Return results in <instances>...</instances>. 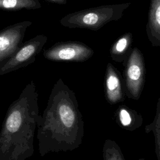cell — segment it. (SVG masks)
I'll use <instances>...</instances> for the list:
<instances>
[{"label":"cell","mask_w":160,"mask_h":160,"mask_svg":"<svg viewBox=\"0 0 160 160\" xmlns=\"http://www.w3.org/2000/svg\"><path fill=\"white\" fill-rule=\"evenodd\" d=\"M139 160H144V159H142V158H141V159H139Z\"/></svg>","instance_id":"5bb4252c"},{"label":"cell","mask_w":160,"mask_h":160,"mask_svg":"<svg viewBox=\"0 0 160 160\" xmlns=\"http://www.w3.org/2000/svg\"><path fill=\"white\" fill-rule=\"evenodd\" d=\"M31 24V21H24L0 31V65L21 46L26 31Z\"/></svg>","instance_id":"277c9868"},{"label":"cell","mask_w":160,"mask_h":160,"mask_svg":"<svg viewBox=\"0 0 160 160\" xmlns=\"http://www.w3.org/2000/svg\"><path fill=\"white\" fill-rule=\"evenodd\" d=\"M143 71L141 56L137 49H134L127 67L126 84L129 92L134 99L138 98L141 91Z\"/></svg>","instance_id":"5b68a950"},{"label":"cell","mask_w":160,"mask_h":160,"mask_svg":"<svg viewBox=\"0 0 160 160\" xmlns=\"http://www.w3.org/2000/svg\"><path fill=\"white\" fill-rule=\"evenodd\" d=\"M128 44V40L127 38H122L118 41L116 42V43L114 44L113 48H112V52L115 54L120 53L123 52L126 48H127Z\"/></svg>","instance_id":"7c38bea8"},{"label":"cell","mask_w":160,"mask_h":160,"mask_svg":"<svg viewBox=\"0 0 160 160\" xmlns=\"http://www.w3.org/2000/svg\"><path fill=\"white\" fill-rule=\"evenodd\" d=\"M149 23L151 31L160 40V0H152Z\"/></svg>","instance_id":"9c48e42d"},{"label":"cell","mask_w":160,"mask_h":160,"mask_svg":"<svg viewBox=\"0 0 160 160\" xmlns=\"http://www.w3.org/2000/svg\"><path fill=\"white\" fill-rule=\"evenodd\" d=\"M93 53V50L84 43L68 41L56 42L43 51V56L52 61L84 62L89 59Z\"/></svg>","instance_id":"3957f363"},{"label":"cell","mask_w":160,"mask_h":160,"mask_svg":"<svg viewBox=\"0 0 160 160\" xmlns=\"http://www.w3.org/2000/svg\"><path fill=\"white\" fill-rule=\"evenodd\" d=\"M47 41L46 36L38 34L22 43L10 58L0 65V76L33 63Z\"/></svg>","instance_id":"6da1fadb"},{"label":"cell","mask_w":160,"mask_h":160,"mask_svg":"<svg viewBox=\"0 0 160 160\" xmlns=\"http://www.w3.org/2000/svg\"><path fill=\"white\" fill-rule=\"evenodd\" d=\"M109 7H98L71 12L60 20V24L68 28H84L96 30L111 18Z\"/></svg>","instance_id":"7a4b0ae2"},{"label":"cell","mask_w":160,"mask_h":160,"mask_svg":"<svg viewBox=\"0 0 160 160\" xmlns=\"http://www.w3.org/2000/svg\"><path fill=\"white\" fill-rule=\"evenodd\" d=\"M104 160H125L119 146L112 140H107L104 146Z\"/></svg>","instance_id":"8fae6325"},{"label":"cell","mask_w":160,"mask_h":160,"mask_svg":"<svg viewBox=\"0 0 160 160\" xmlns=\"http://www.w3.org/2000/svg\"><path fill=\"white\" fill-rule=\"evenodd\" d=\"M47 1L58 4H66L67 3V0H46Z\"/></svg>","instance_id":"4fadbf2b"},{"label":"cell","mask_w":160,"mask_h":160,"mask_svg":"<svg viewBox=\"0 0 160 160\" xmlns=\"http://www.w3.org/2000/svg\"><path fill=\"white\" fill-rule=\"evenodd\" d=\"M146 132H152L154 137L155 152L158 160H160V101L158 104L153 121L145 127Z\"/></svg>","instance_id":"ba28073f"},{"label":"cell","mask_w":160,"mask_h":160,"mask_svg":"<svg viewBox=\"0 0 160 160\" xmlns=\"http://www.w3.org/2000/svg\"><path fill=\"white\" fill-rule=\"evenodd\" d=\"M41 8L39 0H0V9L8 11L37 9Z\"/></svg>","instance_id":"52a82bcc"},{"label":"cell","mask_w":160,"mask_h":160,"mask_svg":"<svg viewBox=\"0 0 160 160\" xmlns=\"http://www.w3.org/2000/svg\"><path fill=\"white\" fill-rule=\"evenodd\" d=\"M118 117L121 125L130 130L141 126V122L135 121L133 114L125 108H121L118 110Z\"/></svg>","instance_id":"30bf717a"},{"label":"cell","mask_w":160,"mask_h":160,"mask_svg":"<svg viewBox=\"0 0 160 160\" xmlns=\"http://www.w3.org/2000/svg\"><path fill=\"white\" fill-rule=\"evenodd\" d=\"M106 94L108 101L116 103L122 99L120 81L111 64L108 66L106 75Z\"/></svg>","instance_id":"8992f818"}]
</instances>
